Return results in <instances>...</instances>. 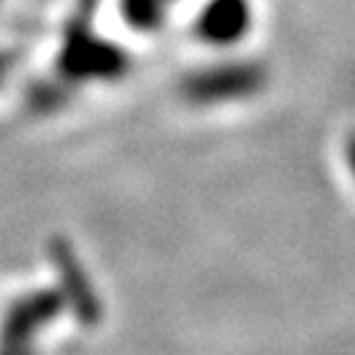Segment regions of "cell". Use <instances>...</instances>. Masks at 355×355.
I'll list each match as a JSON object with an SVG mask.
<instances>
[{"instance_id": "1", "label": "cell", "mask_w": 355, "mask_h": 355, "mask_svg": "<svg viewBox=\"0 0 355 355\" xmlns=\"http://www.w3.org/2000/svg\"><path fill=\"white\" fill-rule=\"evenodd\" d=\"M64 297L53 290L29 292L8 308L0 327V355H35V337L64 311Z\"/></svg>"}, {"instance_id": "2", "label": "cell", "mask_w": 355, "mask_h": 355, "mask_svg": "<svg viewBox=\"0 0 355 355\" xmlns=\"http://www.w3.org/2000/svg\"><path fill=\"white\" fill-rule=\"evenodd\" d=\"M261 87V71L255 66H218L214 71L190 76L184 92L198 103L240 101Z\"/></svg>"}, {"instance_id": "3", "label": "cell", "mask_w": 355, "mask_h": 355, "mask_svg": "<svg viewBox=\"0 0 355 355\" xmlns=\"http://www.w3.org/2000/svg\"><path fill=\"white\" fill-rule=\"evenodd\" d=\"M248 29V11L240 0H218L200 21V35L208 42H232L240 40Z\"/></svg>"}, {"instance_id": "4", "label": "cell", "mask_w": 355, "mask_h": 355, "mask_svg": "<svg viewBox=\"0 0 355 355\" xmlns=\"http://www.w3.org/2000/svg\"><path fill=\"white\" fill-rule=\"evenodd\" d=\"M55 263L61 268V277L69 279V284L74 287V292L69 297H71V305L76 308V313L82 318L98 316V300H95V295L89 290V282L82 279V268L76 266L74 255L69 253L66 248H58L55 250Z\"/></svg>"}, {"instance_id": "5", "label": "cell", "mask_w": 355, "mask_h": 355, "mask_svg": "<svg viewBox=\"0 0 355 355\" xmlns=\"http://www.w3.org/2000/svg\"><path fill=\"white\" fill-rule=\"evenodd\" d=\"M350 164H353V171H355V140L350 142Z\"/></svg>"}, {"instance_id": "6", "label": "cell", "mask_w": 355, "mask_h": 355, "mask_svg": "<svg viewBox=\"0 0 355 355\" xmlns=\"http://www.w3.org/2000/svg\"><path fill=\"white\" fill-rule=\"evenodd\" d=\"M3 74H6V61L0 58V79H3Z\"/></svg>"}]
</instances>
